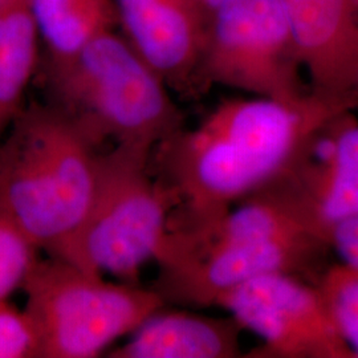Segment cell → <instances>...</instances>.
<instances>
[{
	"label": "cell",
	"mask_w": 358,
	"mask_h": 358,
	"mask_svg": "<svg viewBox=\"0 0 358 358\" xmlns=\"http://www.w3.org/2000/svg\"><path fill=\"white\" fill-rule=\"evenodd\" d=\"M51 103L100 146L150 148L183 128L170 88L124 35L108 31L71 57L45 63Z\"/></svg>",
	"instance_id": "cell-3"
},
{
	"label": "cell",
	"mask_w": 358,
	"mask_h": 358,
	"mask_svg": "<svg viewBox=\"0 0 358 358\" xmlns=\"http://www.w3.org/2000/svg\"><path fill=\"white\" fill-rule=\"evenodd\" d=\"M40 251L27 235L8 222L0 231V301L22 289L38 264Z\"/></svg>",
	"instance_id": "cell-16"
},
{
	"label": "cell",
	"mask_w": 358,
	"mask_h": 358,
	"mask_svg": "<svg viewBox=\"0 0 358 358\" xmlns=\"http://www.w3.org/2000/svg\"><path fill=\"white\" fill-rule=\"evenodd\" d=\"M316 285L353 357L358 358V271L336 262L319 275Z\"/></svg>",
	"instance_id": "cell-15"
},
{
	"label": "cell",
	"mask_w": 358,
	"mask_h": 358,
	"mask_svg": "<svg viewBox=\"0 0 358 358\" xmlns=\"http://www.w3.org/2000/svg\"><path fill=\"white\" fill-rule=\"evenodd\" d=\"M0 358H40V338L26 309L0 301Z\"/></svg>",
	"instance_id": "cell-17"
},
{
	"label": "cell",
	"mask_w": 358,
	"mask_h": 358,
	"mask_svg": "<svg viewBox=\"0 0 358 358\" xmlns=\"http://www.w3.org/2000/svg\"><path fill=\"white\" fill-rule=\"evenodd\" d=\"M202 1H203V6H205L206 10H207V13H208L210 16H211V13L217 8V6L222 3V0H202Z\"/></svg>",
	"instance_id": "cell-19"
},
{
	"label": "cell",
	"mask_w": 358,
	"mask_h": 358,
	"mask_svg": "<svg viewBox=\"0 0 358 358\" xmlns=\"http://www.w3.org/2000/svg\"><path fill=\"white\" fill-rule=\"evenodd\" d=\"M243 328L229 317H213L187 310L154 313L130 334L110 358L243 357Z\"/></svg>",
	"instance_id": "cell-12"
},
{
	"label": "cell",
	"mask_w": 358,
	"mask_h": 358,
	"mask_svg": "<svg viewBox=\"0 0 358 358\" xmlns=\"http://www.w3.org/2000/svg\"><path fill=\"white\" fill-rule=\"evenodd\" d=\"M40 358H94L165 308L157 289L108 282L64 259H40L23 288Z\"/></svg>",
	"instance_id": "cell-5"
},
{
	"label": "cell",
	"mask_w": 358,
	"mask_h": 358,
	"mask_svg": "<svg viewBox=\"0 0 358 358\" xmlns=\"http://www.w3.org/2000/svg\"><path fill=\"white\" fill-rule=\"evenodd\" d=\"M328 242L334 224L358 215V120L353 110L316 129L279 176Z\"/></svg>",
	"instance_id": "cell-10"
},
{
	"label": "cell",
	"mask_w": 358,
	"mask_h": 358,
	"mask_svg": "<svg viewBox=\"0 0 358 358\" xmlns=\"http://www.w3.org/2000/svg\"><path fill=\"white\" fill-rule=\"evenodd\" d=\"M329 250L316 238L300 236L267 242L201 243L166 232L155 257L157 291L165 300L195 307H214L231 288L268 273L303 276Z\"/></svg>",
	"instance_id": "cell-8"
},
{
	"label": "cell",
	"mask_w": 358,
	"mask_h": 358,
	"mask_svg": "<svg viewBox=\"0 0 358 358\" xmlns=\"http://www.w3.org/2000/svg\"><path fill=\"white\" fill-rule=\"evenodd\" d=\"M353 94L358 103V62L356 65V72H355V80H353Z\"/></svg>",
	"instance_id": "cell-20"
},
{
	"label": "cell",
	"mask_w": 358,
	"mask_h": 358,
	"mask_svg": "<svg viewBox=\"0 0 358 358\" xmlns=\"http://www.w3.org/2000/svg\"><path fill=\"white\" fill-rule=\"evenodd\" d=\"M310 90L358 108V0H280Z\"/></svg>",
	"instance_id": "cell-11"
},
{
	"label": "cell",
	"mask_w": 358,
	"mask_h": 358,
	"mask_svg": "<svg viewBox=\"0 0 358 358\" xmlns=\"http://www.w3.org/2000/svg\"><path fill=\"white\" fill-rule=\"evenodd\" d=\"M153 149L118 143L97 155L93 198L83 224L60 259L80 268L138 284L155 260L176 207L164 179L154 178Z\"/></svg>",
	"instance_id": "cell-4"
},
{
	"label": "cell",
	"mask_w": 358,
	"mask_h": 358,
	"mask_svg": "<svg viewBox=\"0 0 358 358\" xmlns=\"http://www.w3.org/2000/svg\"><path fill=\"white\" fill-rule=\"evenodd\" d=\"M214 307L259 337L248 357L355 358L316 282L300 275L257 276L220 294Z\"/></svg>",
	"instance_id": "cell-7"
},
{
	"label": "cell",
	"mask_w": 358,
	"mask_h": 358,
	"mask_svg": "<svg viewBox=\"0 0 358 358\" xmlns=\"http://www.w3.org/2000/svg\"><path fill=\"white\" fill-rule=\"evenodd\" d=\"M349 103L310 92L300 100L236 99L219 103L194 129L155 148L176 207L170 219L215 215L278 178L316 129Z\"/></svg>",
	"instance_id": "cell-1"
},
{
	"label": "cell",
	"mask_w": 358,
	"mask_h": 358,
	"mask_svg": "<svg viewBox=\"0 0 358 358\" xmlns=\"http://www.w3.org/2000/svg\"><path fill=\"white\" fill-rule=\"evenodd\" d=\"M13 0H0V8H3L4 6H7L8 3H11Z\"/></svg>",
	"instance_id": "cell-21"
},
{
	"label": "cell",
	"mask_w": 358,
	"mask_h": 358,
	"mask_svg": "<svg viewBox=\"0 0 358 358\" xmlns=\"http://www.w3.org/2000/svg\"><path fill=\"white\" fill-rule=\"evenodd\" d=\"M47 62H62L118 26L115 0H27Z\"/></svg>",
	"instance_id": "cell-13"
},
{
	"label": "cell",
	"mask_w": 358,
	"mask_h": 358,
	"mask_svg": "<svg viewBox=\"0 0 358 358\" xmlns=\"http://www.w3.org/2000/svg\"><path fill=\"white\" fill-rule=\"evenodd\" d=\"M4 223H6V220L3 219V217H0V231L3 229V226H4Z\"/></svg>",
	"instance_id": "cell-22"
},
{
	"label": "cell",
	"mask_w": 358,
	"mask_h": 358,
	"mask_svg": "<svg viewBox=\"0 0 358 358\" xmlns=\"http://www.w3.org/2000/svg\"><path fill=\"white\" fill-rule=\"evenodd\" d=\"M328 245L337 262L358 271V215L334 224L328 234Z\"/></svg>",
	"instance_id": "cell-18"
},
{
	"label": "cell",
	"mask_w": 358,
	"mask_h": 358,
	"mask_svg": "<svg viewBox=\"0 0 358 358\" xmlns=\"http://www.w3.org/2000/svg\"><path fill=\"white\" fill-rule=\"evenodd\" d=\"M97 148L57 106H24L0 140V217L60 256L88 214Z\"/></svg>",
	"instance_id": "cell-2"
},
{
	"label": "cell",
	"mask_w": 358,
	"mask_h": 358,
	"mask_svg": "<svg viewBox=\"0 0 358 358\" xmlns=\"http://www.w3.org/2000/svg\"><path fill=\"white\" fill-rule=\"evenodd\" d=\"M0 140H1V138H0Z\"/></svg>",
	"instance_id": "cell-23"
},
{
	"label": "cell",
	"mask_w": 358,
	"mask_h": 358,
	"mask_svg": "<svg viewBox=\"0 0 358 358\" xmlns=\"http://www.w3.org/2000/svg\"><path fill=\"white\" fill-rule=\"evenodd\" d=\"M202 75L207 88L257 97L300 100L312 92L280 0H222L210 16Z\"/></svg>",
	"instance_id": "cell-6"
},
{
	"label": "cell",
	"mask_w": 358,
	"mask_h": 358,
	"mask_svg": "<svg viewBox=\"0 0 358 358\" xmlns=\"http://www.w3.org/2000/svg\"><path fill=\"white\" fill-rule=\"evenodd\" d=\"M38 28L27 0L0 8V138L24 108L38 59Z\"/></svg>",
	"instance_id": "cell-14"
},
{
	"label": "cell",
	"mask_w": 358,
	"mask_h": 358,
	"mask_svg": "<svg viewBox=\"0 0 358 358\" xmlns=\"http://www.w3.org/2000/svg\"><path fill=\"white\" fill-rule=\"evenodd\" d=\"M115 6L124 36L170 90H207L202 65L210 15L202 0H115Z\"/></svg>",
	"instance_id": "cell-9"
}]
</instances>
